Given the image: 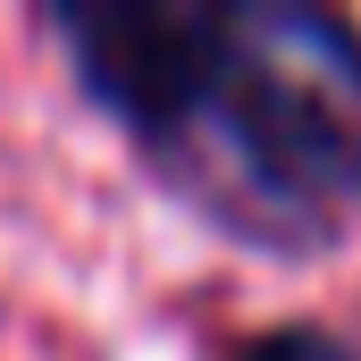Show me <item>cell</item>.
<instances>
[{
    "label": "cell",
    "instance_id": "cell-1",
    "mask_svg": "<svg viewBox=\"0 0 361 361\" xmlns=\"http://www.w3.org/2000/svg\"><path fill=\"white\" fill-rule=\"evenodd\" d=\"M261 210H328L361 185V42L345 17H235V59L193 118ZM185 126V135H193Z\"/></svg>",
    "mask_w": 361,
    "mask_h": 361
},
{
    "label": "cell",
    "instance_id": "cell-2",
    "mask_svg": "<svg viewBox=\"0 0 361 361\" xmlns=\"http://www.w3.org/2000/svg\"><path fill=\"white\" fill-rule=\"evenodd\" d=\"M59 34L85 68V85L143 135H185L235 59V17L202 0H101L59 8Z\"/></svg>",
    "mask_w": 361,
    "mask_h": 361
},
{
    "label": "cell",
    "instance_id": "cell-3",
    "mask_svg": "<svg viewBox=\"0 0 361 361\" xmlns=\"http://www.w3.org/2000/svg\"><path fill=\"white\" fill-rule=\"evenodd\" d=\"M235 361H361V353L336 345V336H319V328H277V336H252Z\"/></svg>",
    "mask_w": 361,
    "mask_h": 361
}]
</instances>
